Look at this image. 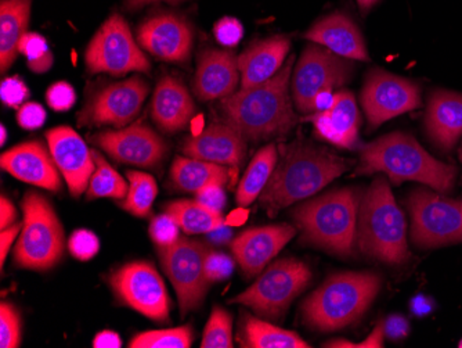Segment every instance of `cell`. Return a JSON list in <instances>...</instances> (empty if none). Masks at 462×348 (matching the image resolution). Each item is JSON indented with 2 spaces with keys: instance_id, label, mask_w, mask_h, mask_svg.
Listing matches in <instances>:
<instances>
[{
  "instance_id": "46",
  "label": "cell",
  "mask_w": 462,
  "mask_h": 348,
  "mask_svg": "<svg viewBox=\"0 0 462 348\" xmlns=\"http://www.w3.org/2000/svg\"><path fill=\"white\" fill-rule=\"evenodd\" d=\"M383 339H385V324L383 321L378 322L375 329L371 332L370 336L365 340V342L352 343L347 340H331V342L326 343L324 347L331 348H383Z\"/></svg>"
},
{
  "instance_id": "28",
  "label": "cell",
  "mask_w": 462,
  "mask_h": 348,
  "mask_svg": "<svg viewBox=\"0 0 462 348\" xmlns=\"http://www.w3.org/2000/svg\"><path fill=\"white\" fill-rule=\"evenodd\" d=\"M32 0H2L0 4V71L14 63L18 45L27 33Z\"/></svg>"
},
{
  "instance_id": "42",
  "label": "cell",
  "mask_w": 462,
  "mask_h": 348,
  "mask_svg": "<svg viewBox=\"0 0 462 348\" xmlns=\"http://www.w3.org/2000/svg\"><path fill=\"white\" fill-rule=\"evenodd\" d=\"M0 98L5 106L18 110L30 99V89L20 77L5 78L0 87Z\"/></svg>"
},
{
  "instance_id": "49",
  "label": "cell",
  "mask_w": 462,
  "mask_h": 348,
  "mask_svg": "<svg viewBox=\"0 0 462 348\" xmlns=\"http://www.w3.org/2000/svg\"><path fill=\"white\" fill-rule=\"evenodd\" d=\"M21 230H23V223H13L12 227L2 230V233H0V264L2 267L6 261L7 254H9L15 238L20 235Z\"/></svg>"
},
{
  "instance_id": "55",
  "label": "cell",
  "mask_w": 462,
  "mask_h": 348,
  "mask_svg": "<svg viewBox=\"0 0 462 348\" xmlns=\"http://www.w3.org/2000/svg\"><path fill=\"white\" fill-rule=\"evenodd\" d=\"M152 2H170V4H180L183 0H125L128 9H140L145 5L152 4Z\"/></svg>"
},
{
  "instance_id": "13",
  "label": "cell",
  "mask_w": 462,
  "mask_h": 348,
  "mask_svg": "<svg viewBox=\"0 0 462 348\" xmlns=\"http://www.w3.org/2000/svg\"><path fill=\"white\" fill-rule=\"evenodd\" d=\"M111 289L125 306L155 322L170 321L171 298L154 265L134 261L122 265L108 277Z\"/></svg>"
},
{
  "instance_id": "26",
  "label": "cell",
  "mask_w": 462,
  "mask_h": 348,
  "mask_svg": "<svg viewBox=\"0 0 462 348\" xmlns=\"http://www.w3.org/2000/svg\"><path fill=\"white\" fill-rule=\"evenodd\" d=\"M196 116V105L187 88L166 75L158 82L152 103V121L165 134L183 131Z\"/></svg>"
},
{
  "instance_id": "11",
  "label": "cell",
  "mask_w": 462,
  "mask_h": 348,
  "mask_svg": "<svg viewBox=\"0 0 462 348\" xmlns=\"http://www.w3.org/2000/svg\"><path fill=\"white\" fill-rule=\"evenodd\" d=\"M411 238L421 249L462 241V202L427 189H415L409 197Z\"/></svg>"
},
{
  "instance_id": "32",
  "label": "cell",
  "mask_w": 462,
  "mask_h": 348,
  "mask_svg": "<svg viewBox=\"0 0 462 348\" xmlns=\"http://www.w3.org/2000/svg\"><path fill=\"white\" fill-rule=\"evenodd\" d=\"M165 212L179 223L187 235L211 233L225 223L220 212L207 209L197 200H176L165 207Z\"/></svg>"
},
{
  "instance_id": "16",
  "label": "cell",
  "mask_w": 462,
  "mask_h": 348,
  "mask_svg": "<svg viewBox=\"0 0 462 348\" xmlns=\"http://www.w3.org/2000/svg\"><path fill=\"white\" fill-rule=\"evenodd\" d=\"M90 142L114 160L142 168L158 167L168 155V143L144 119L116 131L98 132Z\"/></svg>"
},
{
  "instance_id": "44",
  "label": "cell",
  "mask_w": 462,
  "mask_h": 348,
  "mask_svg": "<svg viewBox=\"0 0 462 348\" xmlns=\"http://www.w3.org/2000/svg\"><path fill=\"white\" fill-rule=\"evenodd\" d=\"M215 38L217 43L225 48H236L244 36V27L237 18L223 17L214 27Z\"/></svg>"
},
{
  "instance_id": "1",
  "label": "cell",
  "mask_w": 462,
  "mask_h": 348,
  "mask_svg": "<svg viewBox=\"0 0 462 348\" xmlns=\"http://www.w3.org/2000/svg\"><path fill=\"white\" fill-rule=\"evenodd\" d=\"M345 160L308 140L297 139L280 149L279 161L266 188L259 196L270 217L293 202L323 191L335 178L349 170Z\"/></svg>"
},
{
  "instance_id": "9",
  "label": "cell",
  "mask_w": 462,
  "mask_h": 348,
  "mask_svg": "<svg viewBox=\"0 0 462 348\" xmlns=\"http://www.w3.org/2000/svg\"><path fill=\"white\" fill-rule=\"evenodd\" d=\"M85 64L90 74L121 77L128 72H150L152 64L134 41L128 23L116 13L106 20L93 36L87 51Z\"/></svg>"
},
{
  "instance_id": "50",
  "label": "cell",
  "mask_w": 462,
  "mask_h": 348,
  "mask_svg": "<svg viewBox=\"0 0 462 348\" xmlns=\"http://www.w3.org/2000/svg\"><path fill=\"white\" fill-rule=\"evenodd\" d=\"M15 220H17L15 207L13 206V202L9 199L2 196V199H0V230L12 227Z\"/></svg>"
},
{
  "instance_id": "27",
  "label": "cell",
  "mask_w": 462,
  "mask_h": 348,
  "mask_svg": "<svg viewBox=\"0 0 462 348\" xmlns=\"http://www.w3.org/2000/svg\"><path fill=\"white\" fill-rule=\"evenodd\" d=\"M425 129L439 149H453L462 136L461 93L435 90L428 101Z\"/></svg>"
},
{
  "instance_id": "43",
  "label": "cell",
  "mask_w": 462,
  "mask_h": 348,
  "mask_svg": "<svg viewBox=\"0 0 462 348\" xmlns=\"http://www.w3.org/2000/svg\"><path fill=\"white\" fill-rule=\"evenodd\" d=\"M46 100L51 110L62 113V111L71 110L77 101V92L69 82L60 80L49 88L46 92Z\"/></svg>"
},
{
  "instance_id": "37",
  "label": "cell",
  "mask_w": 462,
  "mask_h": 348,
  "mask_svg": "<svg viewBox=\"0 0 462 348\" xmlns=\"http://www.w3.org/2000/svg\"><path fill=\"white\" fill-rule=\"evenodd\" d=\"M18 53L27 59L28 69L36 74L49 71L53 66V53L49 49L46 39L39 33H25L18 45Z\"/></svg>"
},
{
  "instance_id": "22",
  "label": "cell",
  "mask_w": 462,
  "mask_h": 348,
  "mask_svg": "<svg viewBox=\"0 0 462 348\" xmlns=\"http://www.w3.org/2000/svg\"><path fill=\"white\" fill-rule=\"evenodd\" d=\"M240 82L238 57L233 52L205 49L199 53L193 90L201 101L225 99Z\"/></svg>"
},
{
  "instance_id": "21",
  "label": "cell",
  "mask_w": 462,
  "mask_h": 348,
  "mask_svg": "<svg viewBox=\"0 0 462 348\" xmlns=\"http://www.w3.org/2000/svg\"><path fill=\"white\" fill-rule=\"evenodd\" d=\"M49 152L38 140L21 143L5 152L0 164L18 181L57 193L61 189V173Z\"/></svg>"
},
{
  "instance_id": "51",
  "label": "cell",
  "mask_w": 462,
  "mask_h": 348,
  "mask_svg": "<svg viewBox=\"0 0 462 348\" xmlns=\"http://www.w3.org/2000/svg\"><path fill=\"white\" fill-rule=\"evenodd\" d=\"M122 345L121 337L118 334L111 331L100 332L96 334L93 340V347L95 348H119Z\"/></svg>"
},
{
  "instance_id": "7",
  "label": "cell",
  "mask_w": 462,
  "mask_h": 348,
  "mask_svg": "<svg viewBox=\"0 0 462 348\" xmlns=\"http://www.w3.org/2000/svg\"><path fill=\"white\" fill-rule=\"evenodd\" d=\"M23 230L14 249L18 268L48 271L59 264L66 248L64 228L51 202L38 192L25 194Z\"/></svg>"
},
{
  "instance_id": "23",
  "label": "cell",
  "mask_w": 462,
  "mask_h": 348,
  "mask_svg": "<svg viewBox=\"0 0 462 348\" xmlns=\"http://www.w3.org/2000/svg\"><path fill=\"white\" fill-rule=\"evenodd\" d=\"M314 129L327 142L342 149H355L359 145V108L355 96L347 90L335 93L334 106L327 111H316L306 117Z\"/></svg>"
},
{
  "instance_id": "57",
  "label": "cell",
  "mask_w": 462,
  "mask_h": 348,
  "mask_svg": "<svg viewBox=\"0 0 462 348\" xmlns=\"http://www.w3.org/2000/svg\"><path fill=\"white\" fill-rule=\"evenodd\" d=\"M0 129H2V140H0V143H2V146H5V143H6L7 131L4 126H2V128Z\"/></svg>"
},
{
  "instance_id": "34",
  "label": "cell",
  "mask_w": 462,
  "mask_h": 348,
  "mask_svg": "<svg viewBox=\"0 0 462 348\" xmlns=\"http://www.w3.org/2000/svg\"><path fill=\"white\" fill-rule=\"evenodd\" d=\"M92 155L95 158L96 170L88 186L87 199L89 202L103 199V197L124 200L129 189L126 181L111 167L108 161L97 150H92Z\"/></svg>"
},
{
  "instance_id": "54",
  "label": "cell",
  "mask_w": 462,
  "mask_h": 348,
  "mask_svg": "<svg viewBox=\"0 0 462 348\" xmlns=\"http://www.w3.org/2000/svg\"><path fill=\"white\" fill-rule=\"evenodd\" d=\"M209 238H211V240L214 241L215 244L227 243V241L231 240V230L226 223H223L222 227L212 230Z\"/></svg>"
},
{
  "instance_id": "41",
  "label": "cell",
  "mask_w": 462,
  "mask_h": 348,
  "mask_svg": "<svg viewBox=\"0 0 462 348\" xmlns=\"http://www.w3.org/2000/svg\"><path fill=\"white\" fill-rule=\"evenodd\" d=\"M69 253L79 261H89L100 251L97 235L88 230H78L69 240Z\"/></svg>"
},
{
  "instance_id": "30",
  "label": "cell",
  "mask_w": 462,
  "mask_h": 348,
  "mask_svg": "<svg viewBox=\"0 0 462 348\" xmlns=\"http://www.w3.org/2000/svg\"><path fill=\"white\" fill-rule=\"evenodd\" d=\"M238 342L245 348H310L300 334L274 326L243 311L238 324Z\"/></svg>"
},
{
  "instance_id": "52",
  "label": "cell",
  "mask_w": 462,
  "mask_h": 348,
  "mask_svg": "<svg viewBox=\"0 0 462 348\" xmlns=\"http://www.w3.org/2000/svg\"><path fill=\"white\" fill-rule=\"evenodd\" d=\"M432 301H430V298L425 297V296H417V297L412 298L411 311L414 313V315H430V314L432 313Z\"/></svg>"
},
{
  "instance_id": "25",
  "label": "cell",
  "mask_w": 462,
  "mask_h": 348,
  "mask_svg": "<svg viewBox=\"0 0 462 348\" xmlns=\"http://www.w3.org/2000/svg\"><path fill=\"white\" fill-rule=\"evenodd\" d=\"M291 39L285 35H274L249 45L238 56L241 74V89L258 87L272 80L282 69Z\"/></svg>"
},
{
  "instance_id": "31",
  "label": "cell",
  "mask_w": 462,
  "mask_h": 348,
  "mask_svg": "<svg viewBox=\"0 0 462 348\" xmlns=\"http://www.w3.org/2000/svg\"><path fill=\"white\" fill-rule=\"evenodd\" d=\"M279 161V149L274 143L262 147L246 168L245 174L238 183L236 200L240 207L251 206L252 202L259 199L267 182L272 176Z\"/></svg>"
},
{
  "instance_id": "6",
  "label": "cell",
  "mask_w": 462,
  "mask_h": 348,
  "mask_svg": "<svg viewBox=\"0 0 462 348\" xmlns=\"http://www.w3.org/2000/svg\"><path fill=\"white\" fill-rule=\"evenodd\" d=\"M357 244L365 256L399 265L410 259L406 218L383 176H376L360 202Z\"/></svg>"
},
{
  "instance_id": "18",
  "label": "cell",
  "mask_w": 462,
  "mask_h": 348,
  "mask_svg": "<svg viewBox=\"0 0 462 348\" xmlns=\"http://www.w3.org/2000/svg\"><path fill=\"white\" fill-rule=\"evenodd\" d=\"M49 150L72 197H80L88 191L96 170L92 150L82 137L69 127H57L46 132Z\"/></svg>"
},
{
  "instance_id": "15",
  "label": "cell",
  "mask_w": 462,
  "mask_h": 348,
  "mask_svg": "<svg viewBox=\"0 0 462 348\" xmlns=\"http://www.w3.org/2000/svg\"><path fill=\"white\" fill-rule=\"evenodd\" d=\"M362 105L370 129H375L394 117L420 108L421 88L407 78L380 69L371 70L363 87Z\"/></svg>"
},
{
  "instance_id": "10",
  "label": "cell",
  "mask_w": 462,
  "mask_h": 348,
  "mask_svg": "<svg viewBox=\"0 0 462 348\" xmlns=\"http://www.w3.org/2000/svg\"><path fill=\"white\" fill-rule=\"evenodd\" d=\"M353 69L350 60L311 42L303 49L293 70L291 80L293 105L305 116L313 114L316 96L323 90H334L346 84Z\"/></svg>"
},
{
  "instance_id": "4",
  "label": "cell",
  "mask_w": 462,
  "mask_h": 348,
  "mask_svg": "<svg viewBox=\"0 0 462 348\" xmlns=\"http://www.w3.org/2000/svg\"><path fill=\"white\" fill-rule=\"evenodd\" d=\"M360 192L353 188L335 189L293 210L292 217L302 232V241L339 257L353 253Z\"/></svg>"
},
{
  "instance_id": "36",
  "label": "cell",
  "mask_w": 462,
  "mask_h": 348,
  "mask_svg": "<svg viewBox=\"0 0 462 348\" xmlns=\"http://www.w3.org/2000/svg\"><path fill=\"white\" fill-rule=\"evenodd\" d=\"M233 318L222 306H214L202 334V348H233Z\"/></svg>"
},
{
  "instance_id": "58",
  "label": "cell",
  "mask_w": 462,
  "mask_h": 348,
  "mask_svg": "<svg viewBox=\"0 0 462 348\" xmlns=\"http://www.w3.org/2000/svg\"><path fill=\"white\" fill-rule=\"evenodd\" d=\"M459 347L462 348V340H461V342H459Z\"/></svg>"
},
{
  "instance_id": "40",
  "label": "cell",
  "mask_w": 462,
  "mask_h": 348,
  "mask_svg": "<svg viewBox=\"0 0 462 348\" xmlns=\"http://www.w3.org/2000/svg\"><path fill=\"white\" fill-rule=\"evenodd\" d=\"M236 268L235 259L227 254L209 249L205 257L204 271L208 283L222 282L233 275Z\"/></svg>"
},
{
  "instance_id": "29",
  "label": "cell",
  "mask_w": 462,
  "mask_h": 348,
  "mask_svg": "<svg viewBox=\"0 0 462 348\" xmlns=\"http://www.w3.org/2000/svg\"><path fill=\"white\" fill-rule=\"evenodd\" d=\"M228 170L220 164L178 155L171 167L170 182L173 189L186 193H199L208 186H225Z\"/></svg>"
},
{
  "instance_id": "48",
  "label": "cell",
  "mask_w": 462,
  "mask_h": 348,
  "mask_svg": "<svg viewBox=\"0 0 462 348\" xmlns=\"http://www.w3.org/2000/svg\"><path fill=\"white\" fill-rule=\"evenodd\" d=\"M385 324V336L391 340H402L409 334L410 324L404 316L391 315L386 321Z\"/></svg>"
},
{
  "instance_id": "8",
  "label": "cell",
  "mask_w": 462,
  "mask_h": 348,
  "mask_svg": "<svg viewBox=\"0 0 462 348\" xmlns=\"http://www.w3.org/2000/svg\"><path fill=\"white\" fill-rule=\"evenodd\" d=\"M311 280V271L297 259L273 262L245 292L231 298L230 303L248 306L259 316L280 319Z\"/></svg>"
},
{
  "instance_id": "56",
  "label": "cell",
  "mask_w": 462,
  "mask_h": 348,
  "mask_svg": "<svg viewBox=\"0 0 462 348\" xmlns=\"http://www.w3.org/2000/svg\"><path fill=\"white\" fill-rule=\"evenodd\" d=\"M376 2H378V0H357V4H359V7L363 12H368Z\"/></svg>"
},
{
  "instance_id": "35",
  "label": "cell",
  "mask_w": 462,
  "mask_h": 348,
  "mask_svg": "<svg viewBox=\"0 0 462 348\" xmlns=\"http://www.w3.org/2000/svg\"><path fill=\"white\" fill-rule=\"evenodd\" d=\"M194 342L193 327L180 326L162 331L139 334L129 343L131 348H190Z\"/></svg>"
},
{
  "instance_id": "39",
  "label": "cell",
  "mask_w": 462,
  "mask_h": 348,
  "mask_svg": "<svg viewBox=\"0 0 462 348\" xmlns=\"http://www.w3.org/2000/svg\"><path fill=\"white\" fill-rule=\"evenodd\" d=\"M150 238L157 249L168 248L180 238V227L170 214L157 215L150 223Z\"/></svg>"
},
{
  "instance_id": "53",
  "label": "cell",
  "mask_w": 462,
  "mask_h": 348,
  "mask_svg": "<svg viewBox=\"0 0 462 348\" xmlns=\"http://www.w3.org/2000/svg\"><path fill=\"white\" fill-rule=\"evenodd\" d=\"M335 93L332 90H323L314 99V113L327 111L334 106Z\"/></svg>"
},
{
  "instance_id": "47",
  "label": "cell",
  "mask_w": 462,
  "mask_h": 348,
  "mask_svg": "<svg viewBox=\"0 0 462 348\" xmlns=\"http://www.w3.org/2000/svg\"><path fill=\"white\" fill-rule=\"evenodd\" d=\"M196 200L207 209L220 212V214L226 207V194L223 186L220 185H212L202 189L196 194Z\"/></svg>"
},
{
  "instance_id": "12",
  "label": "cell",
  "mask_w": 462,
  "mask_h": 348,
  "mask_svg": "<svg viewBox=\"0 0 462 348\" xmlns=\"http://www.w3.org/2000/svg\"><path fill=\"white\" fill-rule=\"evenodd\" d=\"M209 246L199 240L180 236L168 248L157 249L161 265L178 296L181 318L201 306L207 295L204 262Z\"/></svg>"
},
{
  "instance_id": "20",
  "label": "cell",
  "mask_w": 462,
  "mask_h": 348,
  "mask_svg": "<svg viewBox=\"0 0 462 348\" xmlns=\"http://www.w3.org/2000/svg\"><path fill=\"white\" fill-rule=\"evenodd\" d=\"M181 152L186 157L237 168L246 155V139L228 122L214 121L184 140Z\"/></svg>"
},
{
  "instance_id": "24",
  "label": "cell",
  "mask_w": 462,
  "mask_h": 348,
  "mask_svg": "<svg viewBox=\"0 0 462 348\" xmlns=\"http://www.w3.org/2000/svg\"><path fill=\"white\" fill-rule=\"evenodd\" d=\"M305 38L344 59L360 61L370 60L362 33L345 13L335 12L320 18L308 30Z\"/></svg>"
},
{
  "instance_id": "38",
  "label": "cell",
  "mask_w": 462,
  "mask_h": 348,
  "mask_svg": "<svg viewBox=\"0 0 462 348\" xmlns=\"http://www.w3.org/2000/svg\"><path fill=\"white\" fill-rule=\"evenodd\" d=\"M21 344V316L14 304H0V347L17 348Z\"/></svg>"
},
{
  "instance_id": "45",
  "label": "cell",
  "mask_w": 462,
  "mask_h": 348,
  "mask_svg": "<svg viewBox=\"0 0 462 348\" xmlns=\"http://www.w3.org/2000/svg\"><path fill=\"white\" fill-rule=\"evenodd\" d=\"M46 118H48V114H46L45 108L36 101H27L17 110L18 126L27 131L42 128L45 126Z\"/></svg>"
},
{
  "instance_id": "3",
  "label": "cell",
  "mask_w": 462,
  "mask_h": 348,
  "mask_svg": "<svg viewBox=\"0 0 462 348\" xmlns=\"http://www.w3.org/2000/svg\"><path fill=\"white\" fill-rule=\"evenodd\" d=\"M376 173L385 174L394 183L421 182L440 193L453 189L457 176L456 167L436 160L411 135L403 132H392L362 146L356 174Z\"/></svg>"
},
{
  "instance_id": "33",
  "label": "cell",
  "mask_w": 462,
  "mask_h": 348,
  "mask_svg": "<svg viewBox=\"0 0 462 348\" xmlns=\"http://www.w3.org/2000/svg\"><path fill=\"white\" fill-rule=\"evenodd\" d=\"M126 178L129 181L128 194L118 202L119 206L134 217H149L158 194V186L154 176L140 173V171H128Z\"/></svg>"
},
{
  "instance_id": "2",
  "label": "cell",
  "mask_w": 462,
  "mask_h": 348,
  "mask_svg": "<svg viewBox=\"0 0 462 348\" xmlns=\"http://www.w3.org/2000/svg\"><path fill=\"white\" fill-rule=\"evenodd\" d=\"M293 56L272 80L258 87L241 89L222 99L220 110L226 122L235 127L246 140L277 139L297 126L290 96Z\"/></svg>"
},
{
  "instance_id": "17",
  "label": "cell",
  "mask_w": 462,
  "mask_h": 348,
  "mask_svg": "<svg viewBox=\"0 0 462 348\" xmlns=\"http://www.w3.org/2000/svg\"><path fill=\"white\" fill-rule=\"evenodd\" d=\"M137 42L157 59L170 63H186L191 56L194 31L181 15L160 13L137 28Z\"/></svg>"
},
{
  "instance_id": "19",
  "label": "cell",
  "mask_w": 462,
  "mask_h": 348,
  "mask_svg": "<svg viewBox=\"0 0 462 348\" xmlns=\"http://www.w3.org/2000/svg\"><path fill=\"white\" fill-rule=\"evenodd\" d=\"M295 235L297 230L287 223L251 228L231 240V253L246 277H255Z\"/></svg>"
},
{
  "instance_id": "59",
  "label": "cell",
  "mask_w": 462,
  "mask_h": 348,
  "mask_svg": "<svg viewBox=\"0 0 462 348\" xmlns=\"http://www.w3.org/2000/svg\"><path fill=\"white\" fill-rule=\"evenodd\" d=\"M461 160H462V149H461Z\"/></svg>"
},
{
  "instance_id": "14",
  "label": "cell",
  "mask_w": 462,
  "mask_h": 348,
  "mask_svg": "<svg viewBox=\"0 0 462 348\" xmlns=\"http://www.w3.org/2000/svg\"><path fill=\"white\" fill-rule=\"evenodd\" d=\"M149 85L139 75L101 88L78 114L80 127H128L142 111Z\"/></svg>"
},
{
  "instance_id": "5",
  "label": "cell",
  "mask_w": 462,
  "mask_h": 348,
  "mask_svg": "<svg viewBox=\"0 0 462 348\" xmlns=\"http://www.w3.org/2000/svg\"><path fill=\"white\" fill-rule=\"evenodd\" d=\"M380 290L381 277L373 272L331 275L306 298L303 321L316 331H339L359 321Z\"/></svg>"
}]
</instances>
